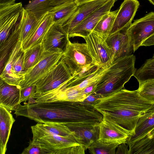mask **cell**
<instances>
[{"label": "cell", "mask_w": 154, "mask_h": 154, "mask_svg": "<svg viewBox=\"0 0 154 154\" xmlns=\"http://www.w3.org/2000/svg\"><path fill=\"white\" fill-rule=\"evenodd\" d=\"M139 5L138 0H124L119 9L109 36L123 31L129 27Z\"/></svg>", "instance_id": "14"}, {"label": "cell", "mask_w": 154, "mask_h": 154, "mask_svg": "<svg viewBox=\"0 0 154 154\" xmlns=\"http://www.w3.org/2000/svg\"><path fill=\"white\" fill-rule=\"evenodd\" d=\"M151 133L154 134V130L152 131Z\"/></svg>", "instance_id": "45"}, {"label": "cell", "mask_w": 154, "mask_h": 154, "mask_svg": "<svg viewBox=\"0 0 154 154\" xmlns=\"http://www.w3.org/2000/svg\"><path fill=\"white\" fill-rule=\"evenodd\" d=\"M101 99V97L98 94L93 93L87 96L81 103L85 106L94 107L99 102Z\"/></svg>", "instance_id": "37"}, {"label": "cell", "mask_w": 154, "mask_h": 154, "mask_svg": "<svg viewBox=\"0 0 154 154\" xmlns=\"http://www.w3.org/2000/svg\"><path fill=\"white\" fill-rule=\"evenodd\" d=\"M93 0H75V1L79 5L83 3Z\"/></svg>", "instance_id": "43"}, {"label": "cell", "mask_w": 154, "mask_h": 154, "mask_svg": "<svg viewBox=\"0 0 154 154\" xmlns=\"http://www.w3.org/2000/svg\"><path fill=\"white\" fill-rule=\"evenodd\" d=\"M24 52L22 49L13 63V67L15 73L22 81L24 79L25 73L23 67Z\"/></svg>", "instance_id": "35"}, {"label": "cell", "mask_w": 154, "mask_h": 154, "mask_svg": "<svg viewBox=\"0 0 154 154\" xmlns=\"http://www.w3.org/2000/svg\"><path fill=\"white\" fill-rule=\"evenodd\" d=\"M20 88L0 81V105L9 110L15 111L20 103Z\"/></svg>", "instance_id": "18"}, {"label": "cell", "mask_w": 154, "mask_h": 154, "mask_svg": "<svg viewBox=\"0 0 154 154\" xmlns=\"http://www.w3.org/2000/svg\"><path fill=\"white\" fill-rule=\"evenodd\" d=\"M36 91V87L35 84L20 88V103L22 102L26 103L30 98H33Z\"/></svg>", "instance_id": "36"}, {"label": "cell", "mask_w": 154, "mask_h": 154, "mask_svg": "<svg viewBox=\"0 0 154 154\" xmlns=\"http://www.w3.org/2000/svg\"><path fill=\"white\" fill-rule=\"evenodd\" d=\"M126 30L123 32L121 31L109 35L106 39L112 51L114 60L122 57L131 55L134 52Z\"/></svg>", "instance_id": "16"}, {"label": "cell", "mask_w": 154, "mask_h": 154, "mask_svg": "<svg viewBox=\"0 0 154 154\" xmlns=\"http://www.w3.org/2000/svg\"><path fill=\"white\" fill-rule=\"evenodd\" d=\"M154 45V34L145 40L141 46H148Z\"/></svg>", "instance_id": "41"}, {"label": "cell", "mask_w": 154, "mask_h": 154, "mask_svg": "<svg viewBox=\"0 0 154 154\" xmlns=\"http://www.w3.org/2000/svg\"><path fill=\"white\" fill-rule=\"evenodd\" d=\"M119 145L105 143L97 140L93 143L88 149L90 153L93 154H115Z\"/></svg>", "instance_id": "33"}, {"label": "cell", "mask_w": 154, "mask_h": 154, "mask_svg": "<svg viewBox=\"0 0 154 154\" xmlns=\"http://www.w3.org/2000/svg\"><path fill=\"white\" fill-rule=\"evenodd\" d=\"M75 0H50L51 4L53 7L73 2Z\"/></svg>", "instance_id": "40"}, {"label": "cell", "mask_w": 154, "mask_h": 154, "mask_svg": "<svg viewBox=\"0 0 154 154\" xmlns=\"http://www.w3.org/2000/svg\"><path fill=\"white\" fill-rule=\"evenodd\" d=\"M24 51L23 67L26 72L41 60L45 53L42 43L29 48Z\"/></svg>", "instance_id": "28"}, {"label": "cell", "mask_w": 154, "mask_h": 154, "mask_svg": "<svg viewBox=\"0 0 154 154\" xmlns=\"http://www.w3.org/2000/svg\"><path fill=\"white\" fill-rule=\"evenodd\" d=\"M128 146L129 154H154V134L149 133Z\"/></svg>", "instance_id": "25"}, {"label": "cell", "mask_w": 154, "mask_h": 154, "mask_svg": "<svg viewBox=\"0 0 154 154\" xmlns=\"http://www.w3.org/2000/svg\"><path fill=\"white\" fill-rule=\"evenodd\" d=\"M54 23L51 15L47 13L39 19L38 23L31 36L22 44L23 50H26L42 43L46 33Z\"/></svg>", "instance_id": "19"}, {"label": "cell", "mask_w": 154, "mask_h": 154, "mask_svg": "<svg viewBox=\"0 0 154 154\" xmlns=\"http://www.w3.org/2000/svg\"><path fill=\"white\" fill-rule=\"evenodd\" d=\"M19 33L18 23L8 39L3 44L0 45V73L4 68L10 53L18 40Z\"/></svg>", "instance_id": "27"}, {"label": "cell", "mask_w": 154, "mask_h": 154, "mask_svg": "<svg viewBox=\"0 0 154 154\" xmlns=\"http://www.w3.org/2000/svg\"><path fill=\"white\" fill-rule=\"evenodd\" d=\"M134 76L139 83L154 79V54L151 58L146 60L139 68L136 69Z\"/></svg>", "instance_id": "31"}, {"label": "cell", "mask_w": 154, "mask_h": 154, "mask_svg": "<svg viewBox=\"0 0 154 154\" xmlns=\"http://www.w3.org/2000/svg\"><path fill=\"white\" fill-rule=\"evenodd\" d=\"M15 119L9 110L0 105V153L5 154L11 131Z\"/></svg>", "instance_id": "21"}, {"label": "cell", "mask_w": 154, "mask_h": 154, "mask_svg": "<svg viewBox=\"0 0 154 154\" xmlns=\"http://www.w3.org/2000/svg\"><path fill=\"white\" fill-rule=\"evenodd\" d=\"M69 38L63 25L54 23L46 33L42 43L44 52H63Z\"/></svg>", "instance_id": "13"}, {"label": "cell", "mask_w": 154, "mask_h": 154, "mask_svg": "<svg viewBox=\"0 0 154 154\" xmlns=\"http://www.w3.org/2000/svg\"><path fill=\"white\" fill-rule=\"evenodd\" d=\"M24 105L19 104L14 114L38 123H60L67 126H87L92 123L94 118L93 107L81 102L57 101L36 102L30 98Z\"/></svg>", "instance_id": "1"}, {"label": "cell", "mask_w": 154, "mask_h": 154, "mask_svg": "<svg viewBox=\"0 0 154 154\" xmlns=\"http://www.w3.org/2000/svg\"><path fill=\"white\" fill-rule=\"evenodd\" d=\"M154 105L142 97L137 90L122 89L101 99L94 107L103 118L118 124L133 135L140 118Z\"/></svg>", "instance_id": "2"}, {"label": "cell", "mask_w": 154, "mask_h": 154, "mask_svg": "<svg viewBox=\"0 0 154 154\" xmlns=\"http://www.w3.org/2000/svg\"><path fill=\"white\" fill-rule=\"evenodd\" d=\"M79 5L75 1L54 7L48 12L54 23L63 25L72 17Z\"/></svg>", "instance_id": "24"}, {"label": "cell", "mask_w": 154, "mask_h": 154, "mask_svg": "<svg viewBox=\"0 0 154 154\" xmlns=\"http://www.w3.org/2000/svg\"><path fill=\"white\" fill-rule=\"evenodd\" d=\"M23 8L21 2L0 5V45L13 31L20 18Z\"/></svg>", "instance_id": "10"}, {"label": "cell", "mask_w": 154, "mask_h": 154, "mask_svg": "<svg viewBox=\"0 0 154 154\" xmlns=\"http://www.w3.org/2000/svg\"><path fill=\"white\" fill-rule=\"evenodd\" d=\"M109 0H94L79 5L70 18L63 25L68 35L72 30L88 17L91 13Z\"/></svg>", "instance_id": "15"}, {"label": "cell", "mask_w": 154, "mask_h": 154, "mask_svg": "<svg viewBox=\"0 0 154 154\" xmlns=\"http://www.w3.org/2000/svg\"><path fill=\"white\" fill-rule=\"evenodd\" d=\"M84 39L93 60L99 67L105 69L111 65L114 59L106 39L93 32Z\"/></svg>", "instance_id": "6"}, {"label": "cell", "mask_w": 154, "mask_h": 154, "mask_svg": "<svg viewBox=\"0 0 154 154\" xmlns=\"http://www.w3.org/2000/svg\"><path fill=\"white\" fill-rule=\"evenodd\" d=\"M126 32L135 52L145 40L154 34V12H151L134 20L126 29Z\"/></svg>", "instance_id": "8"}, {"label": "cell", "mask_w": 154, "mask_h": 154, "mask_svg": "<svg viewBox=\"0 0 154 154\" xmlns=\"http://www.w3.org/2000/svg\"><path fill=\"white\" fill-rule=\"evenodd\" d=\"M136 57L133 54L115 60L103 76L93 93L101 99L122 89L125 84L134 76Z\"/></svg>", "instance_id": "3"}, {"label": "cell", "mask_w": 154, "mask_h": 154, "mask_svg": "<svg viewBox=\"0 0 154 154\" xmlns=\"http://www.w3.org/2000/svg\"><path fill=\"white\" fill-rule=\"evenodd\" d=\"M115 1L116 0H109L93 12L72 30L68 34L69 38L79 36L84 38L87 36L102 17L110 11Z\"/></svg>", "instance_id": "12"}, {"label": "cell", "mask_w": 154, "mask_h": 154, "mask_svg": "<svg viewBox=\"0 0 154 154\" xmlns=\"http://www.w3.org/2000/svg\"><path fill=\"white\" fill-rule=\"evenodd\" d=\"M72 75L68 67L61 59L54 67L35 83V94L45 93L58 88L69 81Z\"/></svg>", "instance_id": "7"}, {"label": "cell", "mask_w": 154, "mask_h": 154, "mask_svg": "<svg viewBox=\"0 0 154 154\" xmlns=\"http://www.w3.org/2000/svg\"><path fill=\"white\" fill-rule=\"evenodd\" d=\"M99 67L97 64L94 63L84 67L79 72L72 75L69 80L65 83L63 85L65 87H71L79 84L89 76Z\"/></svg>", "instance_id": "30"}, {"label": "cell", "mask_w": 154, "mask_h": 154, "mask_svg": "<svg viewBox=\"0 0 154 154\" xmlns=\"http://www.w3.org/2000/svg\"><path fill=\"white\" fill-rule=\"evenodd\" d=\"M63 52L45 53L41 60L26 72L20 88L35 84L54 67L60 60Z\"/></svg>", "instance_id": "9"}, {"label": "cell", "mask_w": 154, "mask_h": 154, "mask_svg": "<svg viewBox=\"0 0 154 154\" xmlns=\"http://www.w3.org/2000/svg\"><path fill=\"white\" fill-rule=\"evenodd\" d=\"M118 10L110 11L103 16L92 32L106 39L110 35Z\"/></svg>", "instance_id": "26"}, {"label": "cell", "mask_w": 154, "mask_h": 154, "mask_svg": "<svg viewBox=\"0 0 154 154\" xmlns=\"http://www.w3.org/2000/svg\"><path fill=\"white\" fill-rule=\"evenodd\" d=\"M99 125L72 126L69 128L74 131L73 136L77 143L84 146L86 150L93 143L98 139L99 133Z\"/></svg>", "instance_id": "22"}, {"label": "cell", "mask_w": 154, "mask_h": 154, "mask_svg": "<svg viewBox=\"0 0 154 154\" xmlns=\"http://www.w3.org/2000/svg\"><path fill=\"white\" fill-rule=\"evenodd\" d=\"M61 59L66 64L72 75L86 66L94 63L96 64L90 54L86 43H73L69 40Z\"/></svg>", "instance_id": "5"}, {"label": "cell", "mask_w": 154, "mask_h": 154, "mask_svg": "<svg viewBox=\"0 0 154 154\" xmlns=\"http://www.w3.org/2000/svg\"><path fill=\"white\" fill-rule=\"evenodd\" d=\"M22 154H45L42 149L39 147L32 143L30 140L29 146L25 148Z\"/></svg>", "instance_id": "38"}, {"label": "cell", "mask_w": 154, "mask_h": 154, "mask_svg": "<svg viewBox=\"0 0 154 154\" xmlns=\"http://www.w3.org/2000/svg\"><path fill=\"white\" fill-rule=\"evenodd\" d=\"M116 154H129V146L126 143L119 144L116 148Z\"/></svg>", "instance_id": "39"}, {"label": "cell", "mask_w": 154, "mask_h": 154, "mask_svg": "<svg viewBox=\"0 0 154 154\" xmlns=\"http://www.w3.org/2000/svg\"><path fill=\"white\" fill-rule=\"evenodd\" d=\"M154 130V105L139 119L134 134L130 136L126 143L128 146L145 137Z\"/></svg>", "instance_id": "20"}, {"label": "cell", "mask_w": 154, "mask_h": 154, "mask_svg": "<svg viewBox=\"0 0 154 154\" xmlns=\"http://www.w3.org/2000/svg\"><path fill=\"white\" fill-rule=\"evenodd\" d=\"M149 2L154 5V0H148Z\"/></svg>", "instance_id": "44"}, {"label": "cell", "mask_w": 154, "mask_h": 154, "mask_svg": "<svg viewBox=\"0 0 154 154\" xmlns=\"http://www.w3.org/2000/svg\"><path fill=\"white\" fill-rule=\"evenodd\" d=\"M16 0H0V5H5L15 2Z\"/></svg>", "instance_id": "42"}, {"label": "cell", "mask_w": 154, "mask_h": 154, "mask_svg": "<svg viewBox=\"0 0 154 154\" xmlns=\"http://www.w3.org/2000/svg\"><path fill=\"white\" fill-rule=\"evenodd\" d=\"M39 20L32 13L23 8L18 22L19 32L18 40L22 44L33 33Z\"/></svg>", "instance_id": "23"}, {"label": "cell", "mask_w": 154, "mask_h": 154, "mask_svg": "<svg viewBox=\"0 0 154 154\" xmlns=\"http://www.w3.org/2000/svg\"><path fill=\"white\" fill-rule=\"evenodd\" d=\"M99 141L119 144L125 143L132 135L129 131L118 124L104 118L99 124Z\"/></svg>", "instance_id": "11"}, {"label": "cell", "mask_w": 154, "mask_h": 154, "mask_svg": "<svg viewBox=\"0 0 154 154\" xmlns=\"http://www.w3.org/2000/svg\"><path fill=\"white\" fill-rule=\"evenodd\" d=\"M42 127L53 134L63 137L73 136L74 134L67 126L61 123L48 122L38 123Z\"/></svg>", "instance_id": "32"}, {"label": "cell", "mask_w": 154, "mask_h": 154, "mask_svg": "<svg viewBox=\"0 0 154 154\" xmlns=\"http://www.w3.org/2000/svg\"><path fill=\"white\" fill-rule=\"evenodd\" d=\"M53 7L50 0H31L24 8L32 13L39 20Z\"/></svg>", "instance_id": "29"}, {"label": "cell", "mask_w": 154, "mask_h": 154, "mask_svg": "<svg viewBox=\"0 0 154 154\" xmlns=\"http://www.w3.org/2000/svg\"><path fill=\"white\" fill-rule=\"evenodd\" d=\"M137 90L143 98L154 104V79H151L139 83Z\"/></svg>", "instance_id": "34"}, {"label": "cell", "mask_w": 154, "mask_h": 154, "mask_svg": "<svg viewBox=\"0 0 154 154\" xmlns=\"http://www.w3.org/2000/svg\"><path fill=\"white\" fill-rule=\"evenodd\" d=\"M32 143L40 147L45 154H81L83 149L73 136L63 137L52 134L37 123L31 126Z\"/></svg>", "instance_id": "4"}, {"label": "cell", "mask_w": 154, "mask_h": 154, "mask_svg": "<svg viewBox=\"0 0 154 154\" xmlns=\"http://www.w3.org/2000/svg\"><path fill=\"white\" fill-rule=\"evenodd\" d=\"M22 49V43L18 40L10 53L4 68L0 73V79L9 85L19 86L22 81L17 75L13 67L14 62Z\"/></svg>", "instance_id": "17"}]
</instances>
